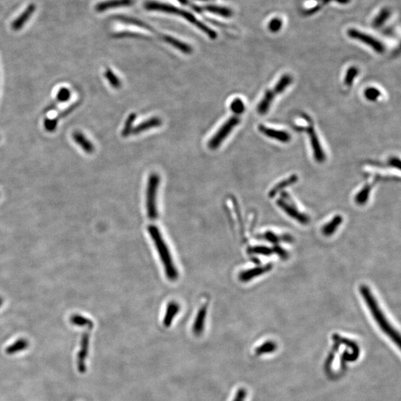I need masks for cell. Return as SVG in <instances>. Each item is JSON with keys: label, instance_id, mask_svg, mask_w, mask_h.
Wrapping results in <instances>:
<instances>
[{"label": "cell", "instance_id": "5bb4252c", "mask_svg": "<svg viewBox=\"0 0 401 401\" xmlns=\"http://www.w3.org/2000/svg\"><path fill=\"white\" fill-rule=\"evenodd\" d=\"M162 120L159 118V117H153L151 119H148V120H144V121L140 123V124L137 125L136 126H134L132 129V135H139L141 132H145V131L149 130V129H153V128L159 127L161 126Z\"/></svg>", "mask_w": 401, "mask_h": 401}, {"label": "cell", "instance_id": "74e56055", "mask_svg": "<svg viewBox=\"0 0 401 401\" xmlns=\"http://www.w3.org/2000/svg\"><path fill=\"white\" fill-rule=\"evenodd\" d=\"M273 252L278 254L283 260H285V259L288 258V253H287L284 249L280 247V246H275V247L273 249Z\"/></svg>", "mask_w": 401, "mask_h": 401}, {"label": "cell", "instance_id": "8992f818", "mask_svg": "<svg viewBox=\"0 0 401 401\" xmlns=\"http://www.w3.org/2000/svg\"><path fill=\"white\" fill-rule=\"evenodd\" d=\"M160 183V177L156 173H152L148 180L147 190H146V210L150 220H156L158 216L156 207V197L157 191Z\"/></svg>", "mask_w": 401, "mask_h": 401}, {"label": "cell", "instance_id": "ba28073f", "mask_svg": "<svg viewBox=\"0 0 401 401\" xmlns=\"http://www.w3.org/2000/svg\"><path fill=\"white\" fill-rule=\"evenodd\" d=\"M348 36L352 39L360 41L371 47L375 52L378 54H382L385 52V47L381 41L373 38L371 35H367L365 33L356 29H350L348 32Z\"/></svg>", "mask_w": 401, "mask_h": 401}, {"label": "cell", "instance_id": "7c38bea8", "mask_svg": "<svg viewBox=\"0 0 401 401\" xmlns=\"http://www.w3.org/2000/svg\"><path fill=\"white\" fill-rule=\"evenodd\" d=\"M36 10V5L35 4H31L28 5L25 11L18 17L14 22L11 24V28L14 31H19L22 27L24 26L25 23L28 22V20L31 18V16L35 12Z\"/></svg>", "mask_w": 401, "mask_h": 401}, {"label": "cell", "instance_id": "e575fe53", "mask_svg": "<svg viewBox=\"0 0 401 401\" xmlns=\"http://www.w3.org/2000/svg\"><path fill=\"white\" fill-rule=\"evenodd\" d=\"M264 237L266 240H267L269 242L273 243V244H277L279 241H280V237L276 235L275 233L271 231L266 232L264 234Z\"/></svg>", "mask_w": 401, "mask_h": 401}, {"label": "cell", "instance_id": "6da1fadb", "mask_svg": "<svg viewBox=\"0 0 401 401\" xmlns=\"http://www.w3.org/2000/svg\"><path fill=\"white\" fill-rule=\"evenodd\" d=\"M361 293L364 301L368 305L371 314L373 316L374 319L375 320L380 328L388 337L391 338L395 343L400 346L401 337H400L399 333L391 325L389 321L386 319V317H385L382 310L380 308L378 302L374 297L372 293L371 292L369 287L366 285H362L361 287Z\"/></svg>", "mask_w": 401, "mask_h": 401}, {"label": "cell", "instance_id": "cb8c5ba5", "mask_svg": "<svg viewBox=\"0 0 401 401\" xmlns=\"http://www.w3.org/2000/svg\"><path fill=\"white\" fill-rule=\"evenodd\" d=\"M372 189V185L366 184L362 187V190L355 196V201L359 205H363L369 200L370 196L371 190Z\"/></svg>", "mask_w": 401, "mask_h": 401}, {"label": "cell", "instance_id": "52a82bcc", "mask_svg": "<svg viewBox=\"0 0 401 401\" xmlns=\"http://www.w3.org/2000/svg\"><path fill=\"white\" fill-rule=\"evenodd\" d=\"M240 123V119L237 115L231 117L223 126L215 134L213 137L208 142V147L210 149H216L220 147L221 143L225 140L233 129Z\"/></svg>", "mask_w": 401, "mask_h": 401}, {"label": "cell", "instance_id": "ab89813d", "mask_svg": "<svg viewBox=\"0 0 401 401\" xmlns=\"http://www.w3.org/2000/svg\"><path fill=\"white\" fill-rule=\"evenodd\" d=\"M77 106H78V104H77V103H75V104L71 106L69 108V109H65V110L63 111V112H62V113H60L59 115H58V118H56L57 120H59V119H62V118H64V117L67 116V115H69V113H71V112H72V111H73L74 109H75V108L77 107Z\"/></svg>", "mask_w": 401, "mask_h": 401}, {"label": "cell", "instance_id": "83f0119b", "mask_svg": "<svg viewBox=\"0 0 401 401\" xmlns=\"http://www.w3.org/2000/svg\"><path fill=\"white\" fill-rule=\"evenodd\" d=\"M104 75L105 78H106L112 88L119 89L121 87V82H120V79L111 69H106Z\"/></svg>", "mask_w": 401, "mask_h": 401}, {"label": "cell", "instance_id": "8fae6325", "mask_svg": "<svg viewBox=\"0 0 401 401\" xmlns=\"http://www.w3.org/2000/svg\"><path fill=\"white\" fill-rule=\"evenodd\" d=\"M89 334L84 333L82 334L80 342V349L78 355V369L80 373H85L86 371V358L89 354Z\"/></svg>", "mask_w": 401, "mask_h": 401}, {"label": "cell", "instance_id": "3957f363", "mask_svg": "<svg viewBox=\"0 0 401 401\" xmlns=\"http://www.w3.org/2000/svg\"><path fill=\"white\" fill-rule=\"evenodd\" d=\"M148 230H149L150 237L153 239L155 245H156V248L159 251V257H160V260L163 263V265L164 266L166 276L170 280H176L178 277L177 270H176L174 264H173L168 247L165 243L164 240L162 238L160 231L155 226H149L148 227Z\"/></svg>", "mask_w": 401, "mask_h": 401}, {"label": "cell", "instance_id": "4dcf8cb0", "mask_svg": "<svg viewBox=\"0 0 401 401\" xmlns=\"http://www.w3.org/2000/svg\"><path fill=\"white\" fill-rule=\"evenodd\" d=\"M250 254H259V255L265 256L268 257L273 254V249L266 246H255V247H250L248 250Z\"/></svg>", "mask_w": 401, "mask_h": 401}, {"label": "cell", "instance_id": "ee69618b", "mask_svg": "<svg viewBox=\"0 0 401 401\" xmlns=\"http://www.w3.org/2000/svg\"><path fill=\"white\" fill-rule=\"evenodd\" d=\"M200 1H208V0H200Z\"/></svg>", "mask_w": 401, "mask_h": 401}, {"label": "cell", "instance_id": "277c9868", "mask_svg": "<svg viewBox=\"0 0 401 401\" xmlns=\"http://www.w3.org/2000/svg\"><path fill=\"white\" fill-rule=\"evenodd\" d=\"M293 78L290 75H284L280 78L277 84L272 89H269L264 94L261 101L257 106V112L260 115L267 113L275 99L276 96L282 93L292 83Z\"/></svg>", "mask_w": 401, "mask_h": 401}, {"label": "cell", "instance_id": "603a6c76", "mask_svg": "<svg viewBox=\"0 0 401 401\" xmlns=\"http://www.w3.org/2000/svg\"><path fill=\"white\" fill-rule=\"evenodd\" d=\"M28 345H29L28 341L23 339V338H21V339L18 340L14 343L11 344L9 346L7 347L5 352L8 355H14V354L18 353V352L26 349Z\"/></svg>", "mask_w": 401, "mask_h": 401}, {"label": "cell", "instance_id": "5b68a950", "mask_svg": "<svg viewBox=\"0 0 401 401\" xmlns=\"http://www.w3.org/2000/svg\"><path fill=\"white\" fill-rule=\"evenodd\" d=\"M306 122V126H295V129L299 131H305V132H307L308 138H309L310 143H311V148L313 149V155H314V159L317 162L322 163V162L325 161V152L322 149L319 137L317 136V132H316L315 128H314V123L308 115H307Z\"/></svg>", "mask_w": 401, "mask_h": 401}, {"label": "cell", "instance_id": "d590c367", "mask_svg": "<svg viewBox=\"0 0 401 401\" xmlns=\"http://www.w3.org/2000/svg\"><path fill=\"white\" fill-rule=\"evenodd\" d=\"M281 24H282V22L280 20L274 19L271 20V22H270L268 28L271 32H277L281 28Z\"/></svg>", "mask_w": 401, "mask_h": 401}, {"label": "cell", "instance_id": "d6a6232c", "mask_svg": "<svg viewBox=\"0 0 401 401\" xmlns=\"http://www.w3.org/2000/svg\"><path fill=\"white\" fill-rule=\"evenodd\" d=\"M276 350V344L272 341H268L265 343L262 344L261 346L259 347L256 350V353L257 355H261V354L268 353V352H273Z\"/></svg>", "mask_w": 401, "mask_h": 401}, {"label": "cell", "instance_id": "30bf717a", "mask_svg": "<svg viewBox=\"0 0 401 401\" xmlns=\"http://www.w3.org/2000/svg\"><path fill=\"white\" fill-rule=\"evenodd\" d=\"M258 129L266 137L274 139L281 143H287L291 141V135L286 131L273 129L261 124L259 126Z\"/></svg>", "mask_w": 401, "mask_h": 401}, {"label": "cell", "instance_id": "f546056e", "mask_svg": "<svg viewBox=\"0 0 401 401\" xmlns=\"http://www.w3.org/2000/svg\"><path fill=\"white\" fill-rule=\"evenodd\" d=\"M381 96H382V93H381V91L375 87L367 88V89L364 91V97H365V99L368 100L369 101H377Z\"/></svg>", "mask_w": 401, "mask_h": 401}, {"label": "cell", "instance_id": "9c48e42d", "mask_svg": "<svg viewBox=\"0 0 401 401\" xmlns=\"http://www.w3.org/2000/svg\"><path fill=\"white\" fill-rule=\"evenodd\" d=\"M277 204L278 207L285 212L288 216L300 222V224H308L309 223L310 219L308 218V216L299 212L295 206L290 203H287L284 199H278L277 200Z\"/></svg>", "mask_w": 401, "mask_h": 401}, {"label": "cell", "instance_id": "9a60e30c", "mask_svg": "<svg viewBox=\"0 0 401 401\" xmlns=\"http://www.w3.org/2000/svg\"><path fill=\"white\" fill-rule=\"evenodd\" d=\"M132 0H106L104 2H100L95 7L98 12H103L112 8H119L122 6H129L132 4Z\"/></svg>", "mask_w": 401, "mask_h": 401}, {"label": "cell", "instance_id": "484cf974", "mask_svg": "<svg viewBox=\"0 0 401 401\" xmlns=\"http://www.w3.org/2000/svg\"><path fill=\"white\" fill-rule=\"evenodd\" d=\"M204 10L209 11V12L213 13V14H217V15L221 16L224 18H230L233 15V12L231 10L224 7L216 6V5H207L204 7Z\"/></svg>", "mask_w": 401, "mask_h": 401}, {"label": "cell", "instance_id": "ffe728a7", "mask_svg": "<svg viewBox=\"0 0 401 401\" xmlns=\"http://www.w3.org/2000/svg\"><path fill=\"white\" fill-rule=\"evenodd\" d=\"M163 40L165 42L171 45L172 46L177 48V49L179 50L182 53L189 55V54H191L192 52H193L191 46H190L188 44L181 42V41L179 40L176 39V38H173V37L165 35V36L163 37Z\"/></svg>", "mask_w": 401, "mask_h": 401}, {"label": "cell", "instance_id": "2e32d148", "mask_svg": "<svg viewBox=\"0 0 401 401\" xmlns=\"http://www.w3.org/2000/svg\"><path fill=\"white\" fill-rule=\"evenodd\" d=\"M72 138L82 148L85 153L87 154H92L95 151V146L93 143L82 132L80 131H75L72 134Z\"/></svg>", "mask_w": 401, "mask_h": 401}, {"label": "cell", "instance_id": "d6986e66", "mask_svg": "<svg viewBox=\"0 0 401 401\" xmlns=\"http://www.w3.org/2000/svg\"><path fill=\"white\" fill-rule=\"evenodd\" d=\"M343 219L342 216L338 215V216H334L331 221L327 223L325 225H324L322 228V233L325 237H331L338 230L339 226L342 224Z\"/></svg>", "mask_w": 401, "mask_h": 401}, {"label": "cell", "instance_id": "7a4b0ae2", "mask_svg": "<svg viewBox=\"0 0 401 401\" xmlns=\"http://www.w3.org/2000/svg\"><path fill=\"white\" fill-rule=\"evenodd\" d=\"M145 8L149 11H162V12L169 13V14H176L180 16L184 19L187 20L189 22H191L193 25H196L198 28L202 31L204 34L207 35L212 40H215L217 38V34L211 28H209L207 25H204L203 22H200L199 20L196 19L193 14L187 11L180 10L176 7L172 5H166V4L160 3L156 2H148L145 4Z\"/></svg>", "mask_w": 401, "mask_h": 401}, {"label": "cell", "instance_id": "4fadbf2b", "mask_svg": "<svg viewBox=\"0 0 401 401\" xmlns=\"http://www.w3.org/2000/svg\"><path fill=\"white\" fill-rule=\"evenodd\" d=\"M271 268H272V264H268L267 265L262 266V267H254V268H251V269L241 272L240 274L239 278H240V281L245 282V281H248L253 280V279L256 278L258 276L262 275V274L268 272L270 270H271Z\"/></svg>", "mask_w": 401, "mask_h": 401}, {"label": "cell", "instance_id": "7bdbcfd3", "mask_svg": "<svg viewBox=\"0 0 401 401\" xmlns=\"http://www.w3.org/2000/svg\"><path fill=\"white\" fill-rule=\"evenodd\" d=\"M2 303H3V300H2V299L0 297V306L2 305Z\"/></svg>", "mask_w": 401, "mask_h": 401}, {"label": "cell", "instance_id": "f1b7e54d", "mask_svg": "<svg viewBox=\"0 0 401 401\" xmlns=\"http://www.w3.org/2000/svg\"><path fill=\"white\" fill-rule=\"evenodd\" d=\"M136 118H137L136 114L132 113L129 115L127 119H126L123 131L121 132L123 137H127L132 133V129L134 128V122L136 121Z\"/></svg>", "mask_w": 401, "mask_h": 401}, {"label": "cell", "instance_id": "ac0fdd59", "mask_svg": "<svg viewBox=\"0 0 401 401\" xmlns=\"http://www.w3.org/2000/svg\"><path fill=\"white\" fill-rule=\"evenodd\" d=\"M298 179L299 178L297 175H291L289 178H287V179L281 180V181L279 182L277 184H276V185L270 190L269 193H268V196H269L270 198H274V196H277V194H278L281 190L286 188L287 187H289V186L293 185L294 183H297V182L298 181Z\"/></svg>", "mask_w": 401, "mask_h": 401}, {"label": "cell", "instance_id": "b9f144b4", "mask_svg": "<svg viewBox=\"0 0 401 401\" xmlns=\"http://www.w3.org/2000/svg\"><path fill=\"white\" fill-rule=\"evenodd\" d=\"M178 1H179L181 4H183V5L187 4V0H178Z\"/></svg>", "mask_w": 401, "mask_h": 401}, {"label": "cell", "instance_id": "836d02e7", "mask_svg": "<svg viewBox=\"0 0 401 401\" xmlns=\"http://www.w3.org/2000/svg\"><path fill=\"white\" fill-rule=\"evenodd\" d=\"M58 120L56 119H45L44 120V127L47 132H52L57 129Z\"/></svg>", "mask_w": 401, "mask_h": 401}, {"label": "cell", "instance_id": "1f68e13d", "mask_svg": "<svg viewBox=\"0 0 401 401\" xmlns=\"http://www.w3.org/2000/svg\"><path fill=\"white\" fill-rule=\"evenodd\" d=\"M230 109H231L232 112L237 116V115H241L244 112L245 106H244V102L240 98H237L232 101Z\"/></svg>", "mask_w": 401, "mask_h": 401}, {"label": "cell", "instance_id": "d4e9b609", "mask_svg": "<svg viewBox=\"0 0 401 401\" xmlns=\"http://www.w3.org/2000/svg\"><path fill=\"white\" fill-rule=\"evenodd\" d=\"M70 321L73 325H77V326L88 327L89 328H93L94 326L93 322L92 321L80 314H73L71 317Z\"/></svg>", "mask_w": 401, "mask_h": 401}, {"label": "cell", "instance_id": "44dd1931", "mask_svg": "<svg viewBox=\"0 0 401 401\" xmlns=\"http://www.w3.org/2000/svg\"><path fill=\"white\" fill-rule=\"evenodd\" d=\"M71 97V92L69 89H67V88H61L60 89L59 92H58V95H57L56 100H55V101L52 103V104L50 105L49 106L45 109V112H49V111L53 110L54 109L56 108V106H58L59 103H64V102H66L70 99Z\"/></svg>", "mask_w": 401, "mask_h": 401}, {"label": "cell", "instance_id": "7402d4cb", "mask_svg": "<svg viewBox=\"0 0 401 401\" xmlns=\"http://www.w3.org/2000/svg\"><path fill=\"white\" fill-rule=\"evenodd\" d=\"M179 311V305L176 302H170L167 308H166V314H165L164 319L163 323L165 327H170L172 322L174 320L175 317L177 315Z\"/></svg>", "mask_w": 401, "mask_h": 401}, {"label": "cell", "instance_id": "e0dca14e", "mask_svg": "<svg viewBox=\"0 0 401 401\" xmlns=\"http://www.w3.org/2000/svg\"><path fill=\"white\" fill-rule=\"evenodd\" d=\"M207 305H203L198 312L196 321L193 327V332L196 336H200L204 331V322H205L206 315H207Z\"/></svg>", "mask_w": 401, "mask_h": 401}, {"label": "cell", "instance_id": "8d00e7d4", "mask_svg": "<svg viewBox=\"0 0 401 401\" xmlns=\"http://www.w3.org/2000/svg\"><path fill=\"white\" fill-rule=\"evenodd\" d=\"M246 396H247V392L244 388H241L239 389L233 401H244Z\"/></svg>", "mask_w": 401, "mask_h": 401}, {"label": "cell", "instance_id": "4316f807", "mask_svg": "<svg viewBox=\"0 0 401 401\" xmlns=\"http://www.w3.org/2000/svg\"><path fill=\"white\" fill-rule=\"evenodd\" d=\"M358 74H359V69L355 66L350 67L349 69L346 71L345 78H344V83L347 87H351L352 86Z\"/></svg>", "mask_w": 401, "mask_h": 401}, {"label": "cell", "instance_id": "f35d334b", "mask_svg": "<svg viewBox=\"0 0 401 401\" xmlns=\"http://www.w3.org/2000/svg\"><path fill=\"white\" fill-rule=\"evenodd\" d=\"M388 15H389V12L388 11H383L381 14H380V17L378 18H377L376 21H375V25L377 26H379L381 25V24L383 23L384 20L388 18Z\"/></svg>", "mask_w": 401, "mask_h": 401}, {"label": "cell", "instance_id": "60d3db41", "mask_svg": "<svg viewBox=\"0 0 401 401\" xmlns=\"http://www.w3.org/2000/svg\"><path fill=\"white\" fill-rule=\"evenodd\" d=\"M389 163L392 167L398 168V170L401 169V160H400V159H398V158H392V159H391L390 160H389Z\"/></svg>", "mask_w": 401, "mask_h": 401}]
</instances>
